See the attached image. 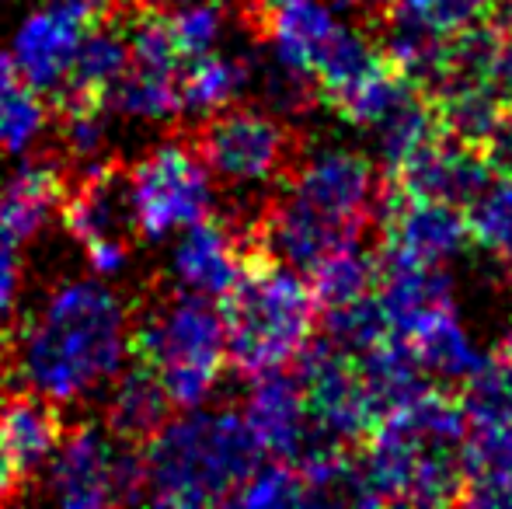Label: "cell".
Listing matches in <instances>:
<instances>
[{"mask_svg": "<svg viewBox=\"0 0 512 509\" xmlns=\"http://www.w3.org/2000/svg\"><path fill=\"white\" fill-rule=\"evenodd\" d=\"M105 4L112 7V18H115V14H119V7H126V0H105Z\"/></svg>", "mask_w": 512, "mask_h": 509, "instance_id": "cell-44", "label": "cell"}, {"mask_svg": "<svg viewBox=\"0 0 512 509\" xmlns=\"http://www.w3.org/2000/svg\"><path fill=\"white\" fill-rule=\"evenodd\" d=\"M457 401L471 426H512V356H488L460 384Z\"/></svg>", "mask_w": 512, "mask_h": 509, "instance_id": "cell-32", "label": "cell"}, {"mask_svg": "<svg viewBox=\"0 0 512 509\" xmlns=\"http://www.w3.org/2000/svg\"><path fill=\"white\" fill-rule=\"evenodd\" d=\"M150 4H157V7H178V4H192V0H150Z\"/></svg>", "mask_w": 512, "mask_h": 509, "instance_id": "cell-43", "label": "cell"}, {"mask_svg": "<svg viewBox=\"0 0 512 509\" xmlns=\"http://www.w3.org/2000/svg\"><path fill=\"white\" fill-rule=\"evenodd\" d=\"M248 398H244V419H248L255 440L262 443L265 457L286 464H304L324 450H338L314 429L304 401V387L290 367L265 370L248 377Z\"/></svg>", "mask_w": 512, "mask_h": 509, "instance_id": "cell-12", "label": "cell"}, {"mask_svg": "<svg viewBox=\"0 0 512 509\" xmlns=\"http://www.w3.org/2000/svg\"><path fill=\"white\" fill-rule=\"evenodd\" d=\"M499 262H506V265H509V269H512V245H509V252H506V255H502V258H499Z\"/></svg>", "mask_w": 512, "mask_h": 509, "instance_id": "cell-47", "label": "cell"}, {"mask_svg": "<svg viewBox=\"0 0 512 509\" xmlns=\"http://www.w3.org/2000/svg\"><path fill=\"white\" fill-rule=\"evenodd\" d=\"M411 349L422 360L425 374H429L432 384L439 387H460L481 363L488 360L478 346H474V335L467 332V325L460 321L457 311L436 318L429 328L411 339Z\"/></svg>", "mask_w": 512, "mask_h": 509, "instance_id": "cell-27", "label": "cell"}, {"mask_svg": "<svg viewBox=\"0 0 512 509\" xmlns=\"http://www.w3.org/2000/svg\"><path fill=\"white\" fill-rule=\"evenodd\" d=\"M506 28L512 32V0H506Z\"/></svg>", "mask_w": 512, "mask_h": 509, "instance_id": "cell-45", "label": "cell"}, {"mask_svg": "<svg viewBox=\"0 0 512 509\" xmlns=\"http://www.w3.org/2000/svg\"><path fill=\"white\" fill-rule=\"evenodd\" d=\"M488 81L492 88L506 98V105L512 102V32H502L499 49L492 56V67H488Z\"/></svg>", "mask_w": 512, "mask_h": 509, "instance_id": "cell-38", "label": "cell"}, {"mask_svg": "<svg viewBox=\"0 0 512 509\" xmlns=\"http://www.w3.org/2000/svg\"><path fill=\"white\" fill-rule=\"evenodd\" d=\"M411 18L436 28L439 35H460L474 25L492 21V14L502 7V0H394Z\"/></svg>", "mask_w": 512, "mask_h": 509, "instance_id": "cell-35", "label": "cell"}, {"mask_svg": "<svg viewBox=\"0 0 512 509\" xmlns=\"http://www.w3.org/2000/svg\"><path fill=\"white\" fill-rule=\"evenodd\" d=\"M143 478L157 506H223L234 503L251 471L265 461L241 408H185L147 443Z\"/></svg>", "mask_w": 512, "mask_h": 509, "instance_id": "cell-4", "label": "cell"}, {"mask_svg": "<svg viewBox=\"0 0 512 509\" xmlns=\"http://www.w3.org/2000/svg\"><path fill=\"white\" fill-rule=\"evenodd\" d=\"M182 116H213L248 95V53L234 56L223 49H209L203 56L185 60L182 77Z\"/></svg>", "mask_w": 512, "mask_h": 509, "instance_id": "cell-26", "label": "cell"}, {"mask_svg": "<svg viewBox=\"0 0 512 509\" xmlns=\"http://www.w3.org/2000/svg\"><path fill=\"white\" fill-rule=\"evenodd\" d=\"M63 433H67V426L56 412V401L35 391L0 401V454L25 478L46 468L53 450L60 447Z\"/></svg>", "mask_w": 512, "mask_h": 509, "instance_id": "cell-20", "label": "cell"}, {"mask_svg": "<svg viewBox=\"0 0 512 509\" xmlns=\"http://www.w3.org/2000/svg\"><path fill=\"white\" fill-rule=\"evenodd\" d=\"M377 283H380V258L366 252L363 245L335 252L310 272V290H314L321 307L349 304V300H359L366 293H377Z\"/></svg>", "mask_w": 512, "mask_h": 509, "instance_id": "cell-31", "label": "cell"}, {"mask_svg": "<svg viewBox=\"0 0 512 509\" xmlns=\"http://www.w3.org/2000/svg\"><path fill=\"white\" fill-rule=\"evenodd\" d=\"M380 14H384V21H380L377 46L384 53V60L429 95L439 84V77L446 74L453 35H439L436 28L422 25V21L411 18L394 4Z\"/></svg>", "mask_w": 512, "mask_h": 509, "instance_id": "cell-22", "label": "cell"}, {"mask_svg": "<svg viewBox=\"0 0 512 509\" xmlns=\"http://www.w3.org/2000/svg\"><path fill=\"white\" fill-rule=\"evenodd\" d=\"M488 154H492L495 168L502 171H512V102L506 105V112H502L499 126H495V133L488 136Z\"/></svg>", "mask_w": 512, "mask_h": 509, "instance_id": "cell-39", "label": "cell"}, {"mask_svg": "<svg viewBox=\"0 0 512 509\" xmlns=\"http://www.w3.org/2000/svg\"><path fill=\"white\" fill-rule=\"evenodd\" d=\"M209 175L234 192H262L283 185L297 164V140L290 119L265 105H227L203 119L196 140Z\"/></svg>", "mask_w": 512, "mask_h": 509, "instance_id": "cell-7", "label": "cell"}, {"mask_svg": "<svg viewBox=\"0 0 512 509\" xmlns=\"http://www.w3.org/2000/svg\"><path fill=\"white\" fill-rule=\"evenodd\" d=\"M293 367H297L293 374L304 387L310 422L324 440L335 447H349V443L370 436V429L377 426V412L359 381L356 356L342 353L321 335H314Z\"/></svg>", "mask_w": 512, "mask_h": 509, "instance_id": "cell-10", "label": "cell"}, {"mask_svg": "<svg viewBox=\"0 0 512 509\" xmlns=\"http://www.w3.org/2000/svg\"><path fill=\"white\" fill-rule=\"evenodd\" d=\"M136 238L164 241L199 220L213 217L216 178L209 175L199 147L164 140L126 171Z\"/></svg>", "mask_w": 512, "mask_h": 509, "instance_id": "cell-8", "label": "cell"}, {"mask_svg": "<svg viewBox=\"0 0 512 509\" xmlns=\"http://www.w3.org/2000/svg\"><path fill=\"white\" fill-rule=\"evenodd\" d=\"M49 496L60 506H119L147 499L143 454L122 443L105 426H84L63 433L60 447L49 457Z\"/></svg>", "mask_w": 512, "mask_h": 509, "instance_id": "cell-9", "label": "cell"}, {"mask_svg": "<svg viewBox=\"0 0 512 509\" xmlns=\"http://www.w3.org/2000/svg\"><path fill=\"white\" fill-rule=\"evenodd\" d=\"M317 335L335 349H342V353L359 356L377 346V342H384L391 335V325H387L377 293H366V297L349 300V304L321 307Z\"/></svg>", "mask_w": 512, "mask_h": 509, "instance_id": "cell-30", "label": "cell"}, {"mask_svg": "<svg viewBox=\"0 0 512 509\" xmlns=\"http://www.w3.org/2000/svg\"><path fill=\"white\" fill-rule=\"evenodd\" d=\"M248 91L258 95V105L283 119H304L321 102L314 77L293 60H286L279 49H272L269 39L248 49Z\"/></svg>", "mask_w": 512, "mask_h": 509, "instance_id": "cell-25", "label": "cell"}, {"mask_svg": "<svg viewBox=\"0 0 512 509\" xmlns=\"http://www.w3.org/2000/svg\"><path fill=\"white\" fill-rule=\"evenodd\" d=\"M467 429L460 401L439 391L384 415L366 436L363 457H356L366 506L460 503Z\"/></svg>", "mask_w": 512, "mask_h": 509, "instance_id": "cell-3", "label": "cell"}, {"mask_svg": "<svg viewBox=\"0 0 512 509\" xmlns=\"http://www.w3.org/2000/svg\"><path fill=\"white\" fill-rule=\"evenodd\" d=\"M18 290H21V265H18V255H14V248L0 245V325H4V318L14 311Z\"/></svg>", "mask_w": 512, "mask_h": 509, "instance_id": "cell-37", "label": "cell"}, {"mask_svg": "<svg viewBox=\"0 0 512 509\" xmlns=\"http://www.w3.org/2000/svg\"><path fill=\"white\" fill-rule=\"evenodd\" d=\"M227 325V363L244 377L293 367L317 335V304L307 276L279 262H255L220 300Z\"/></svg>", "mask_w": 512, "mask_h": 509, "instance_id": "cell-5", "label": "cell"}, {"mask_svg": "<svg viewBox=\"0 0 512 509\" xmlns=\"http://www.w3.org/2000/svg\"><path fill=\"white\" fill-rule=\"evenodd\" d=\"M495 171L499 168L485 147L439 133L418 154H411L394 171V178H398V189L408 196L439 199V203L467 210L478 199V192L495 178Z\"/></svg>", "mask_w": 512, "mask_h": 509, "instance_id": "cell-13", "label": "cell"}, {"mask_svg": "<svg viewBox=\"0 0 512 509\" xmlns=\"http://www.w3.org/2000/svg\"><path fill=\"white\" fill-rule=\"evenodd\" d=\"M129 67V39L126 28H119V21L105 25H91L84 32L81 46H77L74 60H70L67 81L56 91V105L60 102H95L105 105L112 84L126 74Z\"/></svg>", "mask_w": 512, "mask_h": 509, "instance_id": "cell-23", "label": "cell"}, {"mask_svg": "<svg viewBox=\"0 0 512 509\" xmlns=\"http://www.w3.org/2000/svg\"><path fill=\"white\" fill-rule=\"evenodd\" d=\"M21 485H25V475H21V471L14 468L4 454H0V506L11 503V499H18Z\"/></svg>", "mask_w": 512, "mask_h": 509, "instance_id": "cell-40", "label": "cell"}, {"mask_svg": "<svg viewBox=\"0 0 512 509\" xmlns=\"http://www.w3.org/2000/svg\"><path fill=\"white\" fill-rule=\"evenodd\" d=\"M63 227L81 248L102 245V241H126L136 234L133 206H129L126 171L108 161H95L74 185L60 206Z\"/></svg>", "mask_w": 512, "mask_h": 509, "instance_id": "cell-15", "label": "cell"}, {"mask_svg": "<svg viewBox=\"0 0 512 509\" xmlns=\"http://www.w3.org/2000/svg\"><path fill=\"white\" fill-rule=\"evenodd\" d=\"M467 506H512V426H471L464 443Z\"/></svg>", "mask_w": 512, "mask_h": 509, "instance_id": "cell-24", "label": "cell"}, {"mask_svg": "<svg viewBox=\"0 0 512 509\" xmlns=\"http://www.w3.org/2000/svg\"><path fill=\"white\" fill-rule=\"evenodd\" d=\"M178 77L182 70H161L129 60L126 74L108 91L105 109L126 119H143V123H168V119L182 116Z\"/></svg>", "mask_w": 512, "mask_h": 509, "instance_id": "cell-28", "label": "cell"}, {"mask_svg": "<svg viewBox=\"0 0 512 509\" xmlns=\"http://www.w3.org/2000/svg\"><path fill=\"white\" fill-rule=\"evenodd\" d=\"M164 11H168L171 35H175V46L182 49L185 60L220 49L223 28H227L223 0H192V4L164 7Z\"/></svg>", "mask_w": 512, "mask_h": 509, "instance_id": "cell-33", "label": "cell"}, {"mask_svg": "<svg viewBox=\"0 0 512 509\" xmlns=\"http://www.w3.org/2000/svg\"><path fill=\"white\" fill-rule=\"evenodd\" d=\"M129 353L161 377L178 412L213 398L227 367V325L220 300L175 290L133 321Z\"/></svg>", "mask_w": 512, "mask_h": 509, "instance_id": "cell-6", "label": "cell"}, {"mask_svg": "<svg viewBox=\"0 0 512 509\" xmlns=\"http://www.w3.org/2000/svg\"><path fill=\"white\" fill-rule=\"evenodd\" d=\"M88 28L91 21H84L81 14L56 4V0L28 14L11 39V60L18 67L21 81L32 84L39 95L56 98Z\"/></svg>", "mask_w": 512, "mask_h": 509, "instance_id": "cell-14", "label": "cell"}, {"mask_svg": "<svg viewBox=\"0 0 512 509\" xmlns=\"http://www.w3.org/2000/svg\"><path fill=\"white\" fill-rule=\"evenodd\" d=\"M342 4L356 7V11H387L394 0H342Z\"/></svg>", "mask_w": 512, "mask_h": 509, "instance_id": "cell-41", "label": "cell"}, {"mask_svg": "<svg viewBox=\"0 0 512 509\" xmlns=\"http://www.w3.org/2000/svg\"><path fill=\"white\" fill-rule=\"evenodd\" d=\"M133 314L102 279L53 286L14 346V370L28 391L70 405L108 387L129 356Z\"/></svg>", "mask_w": 512, "mask_h": 509, "instance_id": "cell-2", "label": "cell"}, {"mask_svg": "<svg viewBox=\"0 0 512 509\" xmlns=\"http://www.w3.org/2000/svg\"><path fill=\"white\" fill-rule=\"evenodd\" d=\"M506 356H512V325H509V332H506Z\"/></svg>", "mask_w": 512, "mask_h": 509, "instance_id": "cell-46", "label": "cell"}, {"mask_svg": "<svg viewBox=\"0 0 512 509\" xmlns=\"http://www.w3.org/2000/svg\"><path fill=\"white\" fill-rule=\"evenodd\" d=\"M276 4H283V0H251V7H255V11L262 14V18H265V14H269Z\"/></svg>", "mask_w": 512, "mask_h": 509, "instance_id": "cell-42", "label": "cell"}, {"mask_svg": "<svg viewBox=\"0 0 512 509\" xmlns=\"http://www.w3.org/2000/svg\"><path fill=\"white\" fill-rule=\"evenodd\" d=\"M377 300L391 335L411 342L422 328L436 318L457 311V290L446 265H411V262H384L380 258Z\"/></svg>", "mask_w": 512, "mask_h": 509, "instance_id": "cell-17", "label": "cell"}, {"mask_svg": "<svg viewBox=\"0 0 512 509\" xmlns=\"http://www.w3.org/2000/svg\"><path fill=\"white\" fill-rule=\"evenodd\" d=\"M67 189L56 161H25L0 178V245H28L60 213Z\"/></svg>", "mask_w": 512, "mask_h": 509, "instance_id": "cell-18", "label": "cell"}, {"mask_svg": "<svg viewBox=\"0 0 512 509\" xmlns=\"http://www.w3.org/2000/svg\"><path fill=\"white\" fill-rule=\"evenodd\" d=\"M380 220H384V262L450 265L474 241L467 210L439 199L408 196L401 189L384 196Z\"/></svg>", "mask_w": 512, "mask_h": 509, "instance_id": "cell-11", "label": "cell"}, {"mask_svg": "<svg viewBox=\"0 0 512 509\" xmlns=\"http://www.w3.org/2000/svg\"><path fill=\"white\" fill-rule=\"evenodd\" d=\"M171 398L164 391L161 377L136 360L129 370L108 381V398H105V429L122 443L143 447L164 422L171 419Z\"/></svg>", "mask_w": 512, "mask_h": 509, "instance_id": "cell-19", "label": "cell"}, {"mask_svg": "<svg viewBox=\"0 0 512 509\" xmlns=\"http://www.w3.org/2000/svg\"><path fill=\"white\" fill-rule=\"evenodd\" d=\"M234 503L241 506H307V489H304V475H300L297 464L286 461H269L258 464L251 471V478L241 485V492L234 496Z\"/></svg>", "mask_w": 512, "mask_h": 509, "instance_id": "cell-34", "label": "cell"}, {"mask_svg": "<svg viewBox=\"0 0 512 509\" xmlns=\"http://www.w3.org/2000/svg\"><path fill=\"white\" fill-rule=\"evenodd\" d=\"M60 112V136L63 147H67L70 157H81V161H91L98 157V150L105 147V129H108V109L95 102H60L56 105Z\"/></svg>", "mask_w": 512, "mask_h": 509, "instance_id": "cell-36", "label": "cell"}, {"mask_svg": "<svg viewBox=\"0 0 512 509\" xmlns=\"http://www.w3.org/2000/svg\"><path fill=\"white\" fill-rule=\"evenodd\" d=\"M49 126L46 95L21 81L11 53H0V154L28 150Z\"/></svg>", "mask_w": 512, "mask_h": 509, "instance_id": "cell-29", "label": "cell"}, {"mask_svg": "<svg viewBox=\"0 0 512 509\" xmlns=\"http://www.w3.org/2000/svg\"><path fill=\"white\" fill-rule=\"evenodd\" d=\"M356 370L366 398H370L373 412H377V422L384 415L411 405L415 398H422L425 391H432V381L425 374L418 353L411 349V342L398 339V335H387L384 342L359 353Z\"/></svg>", "mask_w": 512, "mask_h": 509, "instance_id": "cell-21", "label": "cell"}, {"mask_svg": "<svg viewBox=\"0 0 512 509\" xmlns=\"http://www.w3.org/2000/svg\"><path fill=\"white\" fill-rule=\"evenodd\" d=\"M251 255L241 248V238L230 231L223 220H199V224L178 231V241L171 248V279L178 290L199 293L209 300H223L244 276Z\"/></svg>", "mask_w": 512, "mask_h": 509, "instance_id": "cell-16", "label": "cell"}, {"mask_svg": "<svg viewBox=\"0 0 512 509\" xmlns=\"http://www.w3.org/2000/svg\"><path fill=\"white\" fill-rule=\"evenodd\" d=\"M380 182L370 154L352 147H321L286 175L279 196L258 217L262 258L310 276L324 258L363 245L380 217Z\"/></svg>", "mask_w": 512, "mask_h": 509, "instance_id": "cell-1", "label": "cell"}]
</instances>
